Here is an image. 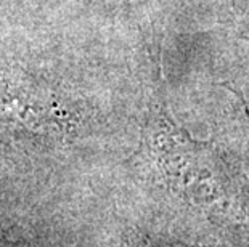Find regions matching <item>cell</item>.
I'll return each mask as SVG.
<instances>
[{
	"mask_svg": "<svg viewBox=\"0 0 249 247\" xmlns=\"http://www.w3.org/2000/svg\"><path fill=\"white\" fill-rule=\"evenodd\" d=\"M143 175L166 202L195 218L249 239V164L245 157L198 141L151 106L142 133Z\"/></svg>",
	"mask_w": 249,
	"mask_h": 247,
	"instance_id": "1",
	"label": "cell"
},
{
	"mask_svg": "<svg viewBox=\"0 0 249 247\" xmlns=\"http://www.w3.org/2000/svg\"><path fill=\"white\" fill-rule=\"evenodd\" d=\"M118 247H185V246L164 238H156V236L148 233L134 231V233H127Z\"/></svg>",
	"mask_w": 249,
	"mask_h": 247,
	"instance_id": "2",
	"label": "cell"
}]
</instances>
